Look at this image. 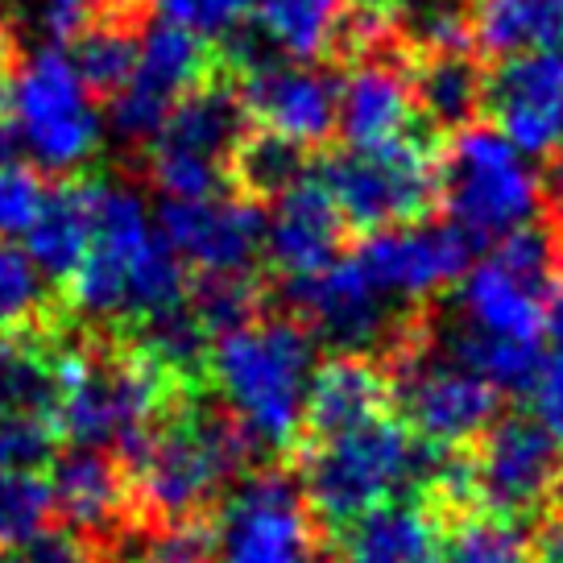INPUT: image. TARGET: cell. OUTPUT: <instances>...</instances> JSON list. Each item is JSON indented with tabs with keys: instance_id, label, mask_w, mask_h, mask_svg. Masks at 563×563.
<instances>
[{
	"instance_id": "17",
	"label": "cell",
	"mask_w": 563,
	"mask_h": 563,
	"mask_svg": "<svg viewBox=\"0 0 563 563\" xmlns=\"http://www.w3.org/2000/svg\"><path fill=\"white\" fill-rule=\"evenodd\" d=\"M236 96L249 124L295 141L299 150H316L335 133V79L307 63L253 58L241 67Z\"/></svg>"
},
{
	"instance_id": "21",
	"label": "cell",
	"mask_w": 563,
	"mask_h": 563,
	"mask_svg": "<svg viewBox=\"0 0 563 563\" xmlns=\"http://www.w3.org/2000/svg\"><path fill=\"white\" fill-rule=\"evenodd\" d=\"M46 489H51V514H63V522L79 534H104L133 510L124 464L108 448L70 443L63 456H54Z\"/></svg>"
},
{
	"instance_id": "41",
	"label": "cell",
	"mask_w": 563,
	"mask_h": 563,
	"mask_svg": "<svg viewBox=\"0 0 563 563\" xmlns=\"http://www.w3.org/2000/svg\"><path fill=\"white\" fill-rule=\"evenodd\" d=\"M543 332H551L563 344V241H555V265H551L543 299Z\"/></svg>"
},
{
	"instance_id": "2",
	"label": "cell",
	"mask_w": 563,
	"mask_h": 563,
	"mask_svg": "<svg viewBox=\"0 0 563 563\" xmlns=\"http://www.w3.org/2000/svg\"><path fill=\"white\" fill-rule=\"evenodd\" d=\"M236 427L253 448H290L302 431L307 386L316 373V335L290 316H253L211 335L203 361Z\"/></svg>"
},
{
	"instance_id": "26",
	"label": "cell",
	"mask_w": 563,
	"mask_h": 563,
	"mask_svg": "<svg viewBox=\"0 0 563 563\" xmlns=\"http://www.w3.org/2000/svg\"><path fill=\"white\" fill-rule=\"evenodd\" d=\"M54 323H46V328H0V406H13L21 415L46 419L51 427L54 406H58Z\"/></svg>"
},
{
	"instance_id": "36",
	"label": "cell",
	"mask_w": 563,
	"mask_h": 563,
	"mask_svg": "<svg viewBox=\"0 0 563 563\" xmlns=\"http://www.w3.org/2000/svg\"><path fill=\"white\" fill-rule=\"evenodd\" d=\"M46 175L34 166L9 162L0 166V241H18L25 236V229L34 224V216L42 211L46 199Z\"/></svg>"
},
{
	"instance_id": "4",
	"label": "cell",
	"mask_w": 563,
	"mask_h": 563,
	"mask_svg": "<svg viewBox=\"0 0 563 563\" xmlns=\"http://www.w3.org/2000/svg\"><path fill=\"white\" fill-rule=\"evenodd\" d=\"M427 473L431 464L415 431L382 410L344 431L319 435L302 460V497L319 522L344 527Z\"/></svg>"
},
{
	"instance_id": "42",
	"label": "cell",
	"mask_w": 563,
	"mask_h": 563,
	"mask_svg": "<svg viewBox=\"0 0 563 563\" xmlns=\"http://www.w3.org/2000/svg\"><path fill=\"white\" fill-rule=\"evenodd\" d=\"M534 563H563V514L547 518L534 534Z\"/></svg>"
},
{
	"instance_id": "44",
	"label": "cell",
	"mask_w": 563,
	"mask_h": 563,
	"mask_svg": "<svg viewBox=\"0 0 563 563\" xmlns=\"http://www.w3.org/2000/svg\"><path fill=\"white\" fill-rule=\"evenodd\" d=\"M96 9H91V18L100 13V9H117V4H150V0H91Z\"/></svg>"
},
{
	"instance_id": "29",
	"label": "cell",
	"mask_w": 563,
	"mask_h": 563,
	"mask_svg": "<svg viewBox=\"0 0 563 563\" xmlns=\"http://www.w3.org/2000/svg\"><path fill=\"white\" fill-rule=\"evenodd\" d=\"M415 108L440 129H460L481 112L485 70L468 51H422L419 67L410 70Z\"/></svg>"
},
{
	"instance_id": "12",
	"label": "cell",
	"mask_w": 563,
	"mask_h": 563,
	"mask_svg": "<svg viewBox=\"0 0 563 563\" xmlns=\"http://www.w3.org/2000/svg\"><path fill=\"white\" fill-rule=\"evenodd\" d=\"M220 75V58L208 51V42L191 30H183L175 21H150L141 25V46L133 75L124 79V88L108 100L112 133L129 145H145L166 121V112Z\"/></svg>"
},
{
	"instance_id": "3",
	"label": "cell",
	"mask_w": 563,
	"mask_h": 563,
	"mask_svg": "<svg viewBox=\"0 0 563 563\" xmlns=\"http://www.w3.org/2000/svg\"><path fill=\"white\" fill-rule=\"evenodd\" d=\"M253 452L257 448L232 415L211 410L191 394L117 460L129 476V506L141 510L145 522H175L208 510L232 476L245 473Z\"/></svg>"
},
{
	"instance_id": "15",
	"label": "cell",
	"mask_w": 563,
	"mask_h": 563,
	"mask_svg": "<svg viewBox=\"0 0 563 563\" xmlns=\"http://www.w3.org/2000/svg\"><path fill=\"white\" fill-rule=\"evenodd\" d=\"M473 249L476 241L468 232H460L452 220L448 224L410 220V224L369 232L352 257L386 299L422 302L464 278V269L473 265Z\"/></svg>"
},
{
	"instance_id": "8",
	"label": "cell",
	"mask_w": 563,
	"mask_h": 563,
	"mask_svg": "<svg viewBox=\"0 0 563 563\" xmlns=\"http://www.w3.org/2000/svg\"><path fill=\"white\" fill-rule=\"evenodd\" d=\"M13 124L42 175H79L100 154V112L63 46L21 54L13 79Z\"/></svg>"
},
{
	"instance_id": "1",
	"label": "cell",
	"mask_w": 563,
	"mask_h": 563,
	"mask_svg": "<svg viewBox=\"0 0 563 563\" xmlns=\"http://www.w3.org/2000/svg\"><path fill=\"white\" fill-rule=\"evenodd\" d=\"M187 265L162 241L141 195L104 178L91 245L63 286L70 316L96 328H129L187 302Z\"/></svg>"
},
{
	"instance_id": "31",
	"label": "cell",
	"mask_w": 563,
	"mask_h": 563,
	"mask_svg": "<svg viewBox=\"0 0 563 563\" xmlns=\"http://www.w3.org/2000/svg\"><path fill=\"white\" fill-rule=\"evenodd\" d=\"M302 154L295 141L274 137L257 124H249L245 137L236 141L229 162V183L249 199H274L295 178H302Z\"/></svg>"
},
{
	"instance_id": "20",
	"label": "cell",
	"mask_w": 563,
	"mask_h": 563,
	"mask_svg": "<svg viewBox=\"0 0 563 563\" xmlns=\"http://www.w3.org/2000/svg\"><path fill=\"white\" fill-rule=\"evenodd\" d=\"M344 216L332 203L328 187L319 178H295L282 195H274V211L265 216L262 253L286 278L316 274L340 257L344 245Z\"/></svg>"
},
{
	"instance_id": "43",
	"label": "cell",
	"mask_w": 563,
	"mask_h": 563,
	"mask_svg": "<svg viewBox=\"0 0 563 563\" xmlns=\"http://www.w3.org/2000/svg\"><path fill=\"white\" fill-rule=\"evenodd\" d=\"M543 191L551 195L555 211L563 216V141L551 150V170H547V178H543Z\"/></svg>"
},
{
	"instance_id": "9",
	"label": "cell",
	"mask_w": 563,
	"mask_h": 563,
	"mask_svg": "<svg viewBox=\"0 0 563 563\" xmlns=\"http://www.w3.org/2000/svg\"><path fill=\"white\" fill-rule=\"evenodd\" d=\"M551 265H555V236L547 229L522 224L506 232L485 262L464 269L460 286L464 332L543 344V299Z\"/></svg>"
},
{
	"instance_id": "46",
	"label": "cell",
	"mask_w": 563,
	"mask_h": 563,
	"mask_svg": "<svg viewBox=\"0 0 563 563\" xmlns=\"http://www.w3.org/2000/svg\"><path fill=\"white\" fill-rule=\"evenodd\" d=\"M560 489H563V476H560Z\"/></svg>"
},
{
	"instance_id": "45",
	"label": "cell",
	"mask_w": 563,
	"mask_h": 563,
	"mask_svg": "<svg viewBox=\"0 0 563 563\" xmlns=\"http://www.w3.org/2000/svg\"><path fill=\"white\" fill-rule=\"evenodd\" d=\"M4 4H9V0H0V9H4Z\"/></svg>"
},
{
	"instance_id": "22",
	"label": "cell",
	"mask_w": 563,
	"mask_h": 563,
	"mask_svg": "<svg viewBox=\"0 0 563 563\" xmlns=\"http://www.w3.org/2000/svg\"><path fill=\"white\" fill-rule=\"evenodd\" d=\"M100 183L104 178L84 175V170L58 178L46 191V199H42V211L34 216V224L25 229V253L58 286V295H63V286L79 269V262H84V253L91 245L96 208H100Z\"/></svg>"
},
{
	"instance_id": "7",
	"label": "cell",
	"mask_w": 563,
	"mask_h": 563,
	"mask_svg": "<svg viewBox=\"0 0 563 563\" xmlns=\"http://www.w3.org/2000/svg\"><path fill=\"white\" fill-rule=\"evenodd\" d=\"M319 183L349 229L377 232L427 216L440 199V158L427 141L402 133L382 145H349L323 162Z\"/></svg>"
},
{
	"instance_id": "24",
	"label": "cell",
	"mask_w": 563,
	"mask_h": 563,
	"mask_svg": "<svg viewBox=\"0 0 563 563\" xmlns=\"http://www.w3.org/2000/svg\"><path fill=\"white\" fill-rule=\"evenodd\" d=\"M440 547V518L422 501H382L344 522L340 563H427Z\"/></svg>"
},
{
	"instance_id": "25",
	"label": "cell",
	"mask_w": 563,
	"mask_h": 563,
	"mask_svg": "<svg viewBox=\"0 0 563 563\" xmlns=\"http://www.w3.org/2000/svg\"><path fill=\"white\" fill-rule=\"evenodd\" d=\"M145 18H150V4H117V9H100L70 37L75 42L70 67L79 75V84L91 91V100H112L133 75Z\"/></svg>"
},
{
	"instance_id": "10",
	"label": "cell",
	"mask_w": 563,
	"mask_h": 563,
	"mask_svg": "<svg viewBox=\"0 0 563 563\" xmlns=\"http://www.w3.org/2000/svg\"><path fill=\"white\" fill-rule=\"evenodd\" d=\"M316 514L278 468L245 476L211 522V563H316Z\"/></svg>"
},
{
	"instance_id": "32",
	"label": "cell",
	"mask_w": 563,
	"mask_h": 563,
	"mask_svg": "<svg viewBox=\"0 0 563 563\" xmlns=\"http://www.w3.org/2000/svg\"><path fill=\"white\" fill-rule=\"evenodd\" d=\"M527 534L518 530L506 514H485V518H464L448 547H435L427 563H527Z\"/></svg>"
},
{
	"instance_id": "27",
	"label": "cell",
	"mask_w": 563,
	"mask_h": 563,
	"mask_svg": "<svg viewBox=\"0 0 563 563\" xmlns=\"http://www.w3.org/2000/svg\"><path fill=\"white\" fill-rule=\"evenodd\" d=\"M352 0H253L262 37L295 63H316L335 51L349 30Z\"/></svg>"
},
{
	"instance_id": "34",
	"label": "cell",
	"mask_w": 563,
	"mask_h": 563,
	"mask_svg": "<svg viewBox=\"0 0 563 563\" xmlns=\"http://www.w3.org/2000/svg\"><path fill=\"white\" fill-rule=\"evenodd\" d=\"M51 518V489L37 468H0V547L34 534Z\"/></svg>"
},
{
	"instance_id": "28",
	"label": "cell",
	"mask_w": 563,
	"mask_h": 563,
	"mask_svg": "<svg viewBox=\"0 0 563 563\" xmlns=\"http://www.w3.org/2000/svg\"><path fill=\"white\" fill-rule=\"evenodd\" d=\"M468 30L497 58L563 51V0H476Z\"/></svg>"
},
{
	"instance_id": "40",
	"label": "cell",
	"mask_w": 563,
	"mask_h": 563,
	"mask_svg": "<svg viewBox=\"0 0 563 563\" xmlns=\"http://www.w3.org/2000/svg\"><path fill=\"white\" fill-rule=\"evenodd\" d=\"M530 410H534V419L543 422L547 431L563 443V344L560 352H551L539 361V369L530 377Z\"/></svg>"
},
{
	"instance_id": "14",
	"label": "cell",
	"mask_w": 563,
	"mask_h": 563,
	"mask_svg": "<svg viewBox=\"0 0 563 563\" xmlns=\"http://www.w3.org/2000/svg\"><path fill=\"white\" fill-rule=\"evenodd\" d=\"M158 232L195 274H249L265 245V211L241 191L162 199Z\"/></svg>"
},
{
	"instance_id": "37",
	"label": "cell",
	"mask_w": 563,
	"mask_h": 563,
	"mask_svg": "<svg viewBox=\"0 0 563 563\" xmlns=\"http://www.w3.org/2000/svg\"><path fill=\"white\" fill-rule=\"evenodd\" d=\"M137 563H211V527L199 518L150 522L137 547Z\"/></svg>"
},
{
	"instance_id": "11",
	"label": "cell",
	"mask_w": 563,
	"mask_h": 563,
	"mask_svg": "<svg viewBox=\"0 0 563 563\" xmlns=\"http://www.w3.org/2000/svg\"><path fill=\"white\" fill-rule=\"evenodd\" d=\"M398 402L406 427L431 448H464L497 419V389L435 340L398 344Z\"/></svg>"
},
{
	"instance_id": "18",
	"label": "cell",
	"mask_w": 563,
	"mask_h": 563,
	"mask_svg": "<svg viewBox=\"0 0 563 563\" xmlns=\"http://www.w3.org/2000/svg\"><path fill=\"white\" fill-rule=\"evenodd\" d=\"M481 108L522 154H551L563 141V51L510 54L485 75Z\"/></svg>"
},
{
	"instance_id": "19",
	"label": "cell",
	"mask_w": 563,
	"mask_h": 563,
	"mask_svg": "<svg viewBox=\"0 0 563 563\" xmlns=\"http://www.w3.org/2000/svg\"><path fill=\"white\" fill-rule=\"evenodd\" d=\"M365 58L335 84V133L344 145H382L410 133L419 117L410 70L386 46L361 51Z\"/></svg>"
},
{
	"instance_id": "39",
	"label": "cell",
	"mask_w": 563,
	"mask_h": 563,
	"mask_svg": "<svg viewBox=\"0 0 563 563\" xmlns=\"http://www.w3.org/2000/svg\"><path fill=\"white\" fill-rule=\"evenodd\" d=\"M0 563H100L88 534L70 527H37L25 539L0 547Z\"/></svg>"
},
{
	"instance_id": "38",
	"label": "cell",
	"mask_w": 563,
	"mask_h": 563,
	"mask_svg": "<svg viewBox=\"0 0 563 563\" xmlns=\"http://www.w3.org/2000/svg\"><path fill=\"white\" fill-rule=\"evenodd\" d=\"M54 427L46 419L0 406V468H42L54 456Z\"/></svg>"
},
{
	"instance_id": "6",
	"label": "cell",
	"mask_w": 563,
	"mask_h": 563,
	"mask_svg": "<svg viewBox=\"0 0 563 563\" xmlns=\"http://www.w3.org/2000/svg\"><path fill=\"white\" fill-rule=\"evenodd\" d=\"M249 117L241 96L216 75L187 91L158 133L145 141V175L162 199H203L229 187V162L245 137Z\"/></svg>"
},
{
	"instance_id": "13",
	"label": "cell",
	"mask_w": 563,
	"mask_h": 563,
	"mask_svg": "<svg viewBox=\"0 0 563 563\" xmlns=\"http://www.w3.org/2000/svg\"><path fill=\"white\" fill-rule=\"evenodd\" d=\"M473 497L493 514H530L560 489L563 443L534 415L493 419L481 431V452L468 464Z\"/></svg>"
},
{
	"instance_id": "23",
	"label": "cell",
	"mask_w": 563,
	"mask_h": 563,
	"mask_svg": "<svg viewBox=\"0 0 563 563\" xmlns=\"http://www.w3.org/2000/svg\"><path fill=\"white\" fill-rule=\"evenodd\" d=\"M389 389L394 382L386 377V369L365 352H335L332 361H323L311 373L302 427L319 440V435L344 431L352 422L373 419L389 406Z\"/></svg>"
},
{
	"instance_id": "33",
	"label": "cell",
	"mask_w": 563,
	"mask_h": 563,
	"mask_svg": "<svg viewBox=\"0 0 563 563\" xmlns=\"http://www.w3.org/2000/svg\"><path fill=\"white\" fill-rule=\"evenodd\" d=\"M187 295H191L187 299L191 316L208 335H220L262 316V286L249 274H199V282L187 286Z\"/></svg>"
},
{
	"instance_id": "30",
	"label": "cell",
	"mask_w": 563,
	"mask_h": 563,
	"mask_svg": "<svg viewBox=\"0 0 563 563\" xmlns=\"http://www.w3.org/2000/svg\"><path fill=\"white\" fill-rule=\"evenodd\" d=\"M67 311L34 257L13 241H0V328H46Z\"/></svg>"
},
{
	"instance_id": "16",
	"label": "cell",
	"mask_w": 563,
	"mask_h": 563,
	"mask_svg": "<svg viewBox=\"0 0 563 563\" xmlns=\"http://www.w3.org/2000/svg\"><path fill=\"white\" fill-rule=\"evenodd\" d=\"M286 299L302 328L335 352H369L394 335V299L373 286L356 257H332L316 274L286 278Z\"/></svg>"
},
{
	"instance_id": "35",
	"label": "cell",
	"mask_w": 563,
	"mask_h": 563,
	"mask_svg": "<svg viewBox=\"0 0 563 563\" xmlns=\"http://www.w3.org/2000/svg\"><path fill=\"white\" fill-rule=\"evenodd\" d=\"M150 9H158L166 21L191 30L203 42H220L245 25L253 0H150Z\"/></svg>"
},
{
	"instance_id": "5",
	"label": "cell",
	"mask_w": 563,
	"mask_h": 563,
	"mask_svg": "<svg viewBox=\"0 0 563 563\" xmlns=\"http://www.w3.org/2000/svg\"><path fill=\"white\" fill-rule=\"evenodd\" d=\"M440 199L452 224L473 241H501L506 232L534 224L543 208V178L527 154L493 124H460L440 158Z\"/></svg>"
}]
</instances>
